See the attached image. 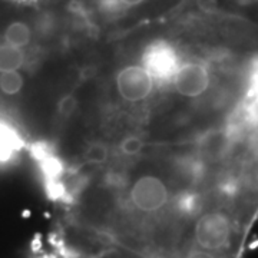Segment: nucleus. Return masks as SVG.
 Here are the masks:
<instances>
[{
  "label": "nucleus",
  "mask_w": 258,
  "mask_h": 258,
  "mask_svg": "<svg viewBox=\"0 0 258 258\" xmlns=\"http://www.w3.org/2000/svg\"><path fill=\"white\" fill-rule=\"evenodd\" d=\"M172 200L171 186L157 174H139L128 186L126 204L138 217L154 220L168 210Z\"/></svg>",
  "instance_id": "obj_1"
},
{
  "label": "nucleus",
  "mask_w": 258,
  "mask_h": 258,
  "mask_svg": "<svg viewBox=\"0 0 258 258\" xmlns=\"http://www.w3.org/2000/svg\"><path fill=\"white\" fill-rule=\"evenodd\" d=\"M186 59L182 47L168 37H155L141 47L137 62L141 63L158 86H171L179 66Z\"/></svg>",
  "instance_id": "obj_2"
},
{
  "label": "nucleus",
  "mask_w": 258,
  "mask_h": 258,
  "mask_svg": "<svg viewBox=\"0 0 258 258\" xmlns=\"http://www.w3.org/2000/svg\"><path fill=\"white\" fill-rule=\"evenodd\" d=\"M115 92L120 101L128 105H139L147 102L158 86L155 79L147 69L135 62H129L115 74Z\"/></svg>",
  "instance_id": "obj_3"
},
{
  "label": "nucleus",
  "mask_w": 258,
  "mask_h": 258,
  "mask_svg": "<svg viewBox=\"0 0 258 258\" xmlns=\"http://www.w3.org/2000/svg\"><path fill=\"white\" fill-rule=\"evenodd\" d=\"M149 0H92L93 12L103 20H119L145 8Z\"/></svg>",
  "instance_id": "obj_4"
},
{
  "label": "nucleus",
  "mask_w": 258,
  "mask_h": 258,
  "mask_svg": "<svg viewBox=\"0 0 258 258\" xmlns=\"http://www.w3.org/2000/svg\"><path fill=\"white\" fill-rule=\"evenodd\" d=\"M83 159L92 165L105 164L109 159V147L99 141L91 142L83 149Z\"/></svg>",
  "instance_id": "obj_5"
},
{
  "label": "nucleus",
  "mask_w": 258,
  "mask_h": 258,
  "mask_svg": "<svg viewBox=\"0 0 258 258\" xmlns=\"http://www.w3.org/2000/svg\"><path fill=\"white\" fill-rule=\"evenodd\" d=\"M144 145H145V142L141 137L135 135V134H129V135H125L123 138L120 139L118 149H119V152L123 157L134 158L142 152Z\"/></svg>",
  "instance_id": "obj_6"
}]
</instances>
